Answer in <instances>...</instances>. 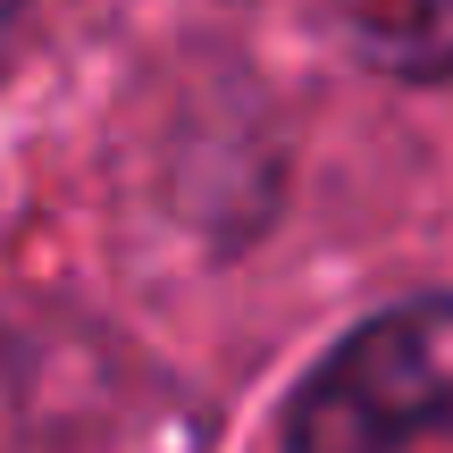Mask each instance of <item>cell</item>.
Returning <instances> with one entry per match:
<instances>
[{
  "mask_svg": "<svg viewBox=\"0 0 453 453\" xmlns=\"http://www.w3.org/2000/svg\"><path fill=\"white\" fill-rule=\"evenodd\" d=\"M336 17L378 76L403 84L453 76V0H336Z\"/></svg>",
  "mask_w": 453,
  "mask_h": 453,
  "instance_id": "2",
  "label": "cell"
},
{
  "mask_svg": "<svg viewBox=\"0 0 453 453\" xmlns=\"http://www.w3.org/2000/svg\"><path fill=\"white\" fill-rule=\"evenodd\" d=\"M453 428V294L361 319L286 403V453H403Z\"/></svg>",
  "mask_w": 453,
  "mask_h": 453,
  "instance_id": "1",
  "label": "cell"
}]
</instances>
